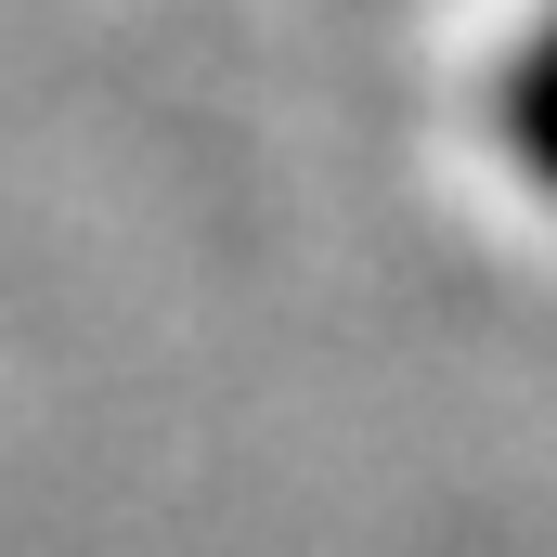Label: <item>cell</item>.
<instances>
[{"instance_id": "1", "label": "cell", "mask_w": 557, "mask_h": 557, "mask_svg": "<svg viewBox=\"0 0 557 557\" xmlns=\"http://www.w3.org/2000/svg\"><path fill=\"white\" fill-rule=\"evenodd\" d=\"M506 143H519V169L557 195V13L532 26V52H519V78H506Z\"/></svg>"}]
</instances>
